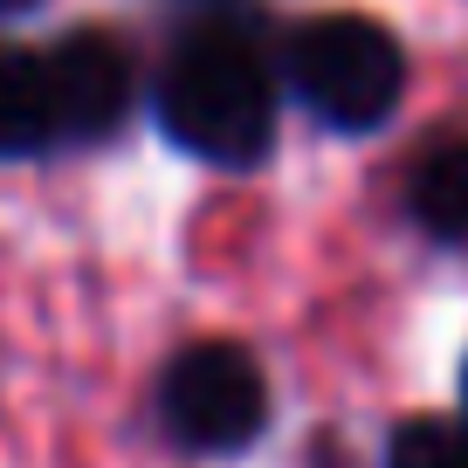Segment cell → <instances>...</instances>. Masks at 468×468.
I'll list each match as a JSON object with an SVG mask.
<instances>
[{
    "mask_svg": "<svg viewBox=\"0 0 468 468\" xmlns=\"http://www.w3.org/2000/svg\"><path fill=\"white\" fill-rule=\"evenodd\" d=\"M407 207L434 241H462L468 234V145H434L413 165Z\"/></svg>",
    "mask_w": 468,
    "mask_h": 468,
    "instance_id": "8992f818",
    "label": "cell"
},
{
    "mask_svg": "<svg viewBox=\"0 0 468 468\" xmlns=\"http://www.w3.org/2000/svg\"><path fill=\"white\" fill-rule=\"evenodd\" d=\"M62 138L56 117V83H48V56L21 42H0V159H28Z\"/></svg>",
    "mask_w": 468,
    "mask_h": 468,
    "instance_id": "5b68a950",
    "label": "cell"
},
{
    "mask_svg": "<svg viewBox=\"0 0 468 468\" xmlns=\"http://www.w3.org/2000/svg\"><path fill=\"white\" fill-rule=\"evenodd\" d=\"M290 83L324 124L372 132L386 124L407 90V56L393 28L372 15H317L290 35Z\"/></svg>",
    "mask_w": 468,
    "mask_h": 468,
    "instance_id": "7a4b0ae2",
    "label": "cell"
},
{
    "mask_svg": "<svg viewBox=\"0 0 468 468\" xmlns=\"http://www.w3.org/2000/svg\"><path fill=\"white\" fill-rule=\"evenodd\" d=\"M28 7H42V0H0V21H7V15H28Z\"/></svg>",
    "mask_w": 468,
    "mask_h": 468,
    "instance_id": "ba28073f",
    "label": "cell"
},
{
    "mask_svg": "<svg viewBox=\"0 0 468 468\" xmlns=\"http://www.w3.org/2000/svg\"><path fill=\"white\" fill-rule=\"evenodd\" d=\"M462 399H468V372H462Z\"/></svg>",
    "mask_w": 468,
    "mask_h": 468,
    "instance_id": "9c48e42d",
    "label": "cell"
},
{
    "mask_svg": "<svg viewBox=\"0 0 468 468\" xmlns=\"http://www.w3.org/2000/svg\"><path fill=\"white\" fill-rule=\"evenodd\" d=\"M386 468H468V427L454 420H407L386 448Z\"/></svg>",
    "mask_w": 468,
    "mask_h": 468,
    "instance_id": "52a82bcc",
    "label": "cell"
},
{
    "mask_svg": "<svg viewBox=\"0 0 468 468\" xmlns=\"http://www.w3.org/2000/svg\"><path fill=\"white\" fill-rule=\"evenodd\" d=\"M159 420L193 454H234L269 427V379L228 337L186 345L159 372Z\"/></svg>",
    "mask_w": 468,
    "mask_h": 468,
    "instance_id": "3957f363",
    "label": "cell"
},
{
    "mask_svg": "<svg viewBox=\"0 0 468 468\" xmlns=\"http://www.w3.org/2000/svg\"><path fill=\"white\" fill-rule=\"evenodd\" d=\"M159 124L207 165H255L276 138V83L241 35H186L159 69Z\"/></svg>",
    "mask_w": 468,
    "mask_h": 468,
    "instance_id": "6da1fadb",
    "label": "cell"
},
{
    "mask_svg": "<svg viewBox=\"0 0 468 468\" xmlns=\"http://www.w3.org/2000/svg\"><path fill=\"white\" fill-rule=\"evenodd\" d=\"M48 83H56L62 138H111L138 97L132 48L103 28H76L48 48Z\"/></svg>",
    "mask_w": 468,
    "mask_h": 468,
    "instance_id": "277c9868",
    "label": "cell"
}]
</instances>
